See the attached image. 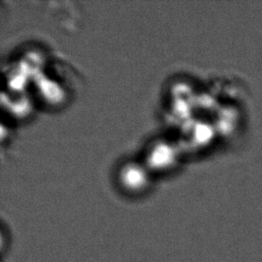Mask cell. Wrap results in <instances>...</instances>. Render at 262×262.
<instances>
[]
</instances>
